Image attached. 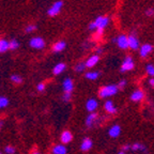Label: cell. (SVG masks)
<instances>
[{
  "label": "cell",
  "mask_w": 154,
  "mask_h": 154,
  "mask_svg": "<svg viewBox=\"0 0 154 154\" xmlns=\"http://www.w3.org/2000/svg\"><path fill=\"white\" fill-rule=\"evenodd\" d=\"M65 46H66V44H65L64 41H58L57 43L54 44L53 51H55V53H60V51H62L63 49H64Z\"/></svg>",
  "instance_id": "obj_19"
},
{
  "label": "cell",
  "mask_w": 154,
  "mask_h": 154,
  "mask_svg": "<svg viewBox=\"0 0 154 154\" xmlns=\"http://www.w3.org/2000/svg\"><path fill=\"white\" fill-rule=\"evenodd\" d=\"M125 85H126V80L125 79H122L120 82H119V85H117V87H118V89H122V88H124Z\"/></svg>",
  "instance_id": "obj_33"
},
{
  "label": "cell",
  "mask_w": 154,
  "mask_h": 154,
  "mask_svg": "<svg viewBox=\"0 0 154 154\" xmlns=\"http://www.w3.org/2000/svg\"><path fill=\"white\" fill-rule=\"evenodd\" d=\"M109 24V18L107 16H99L93 23L89 25L90 30H104Z\"/></svg>",
  "instance_id": "obj_2"
},
{
  "label": "cell",
  "mask_w": 154,
  "mask_h": 154,
  "mask_svg": "<svg viewBox=\"0 0 154 154\" xmlns=\"http://www.w3.org/2000/svg\"><path fill=\"white\" fill-rule=\"evenodd\" d=\"M0 154H2V153H1V152H0Z\"/></svg>",
  "instance_id": "obj_41"
},
{
  "label": "cell",
  "mask_w": 154,
  "mask_h": 154,
  "mask_svg": "<svg viewBox=\"0 0 154 154\" xmlns=\"http://www.w3.org/2000/svg\"><path fill=\"white\" fill-rule=\"evenodd\" d=\"M97 106H99V103L96 102V100L89 99L86 103V109L89 112H94V110H96V108H97Z\"/></svg>",
  "instance_id": "obj_13"
},
{
  "label": "cell",
  "mask_w": 154,
  "mask_h": 154,
  "mask_svg": "<svg viewBox=\"0 0 154 154\" xmlns=\"http://www.w3.org/2000/svg\"><path fill=\"white\" fill-rule=\"evenodd\" d=\"M71 99H72V93H64L62 95V100H63V102H65V103L70 102Z\"/></svg>",
  "instance_id": "obj_30"
},
{
  "label": "cell",
  "mask_w": 154,
  "mask_h": 154,
  "mask_svg": "<svg viewBox=\"0 0 154 154\" xmlns=\"http://www.w3.org/2000/svg\"><path fill=\"white\" fill-rule=\"evenodd\" d=\"M63 7V1H56V2H54V5H51L49 9H48L47 11V14L48 16H51V17H54L56 16V15H58L59 13H60L61 9H62Z\"/></svg>",
  "instance_id": "obj_3"
},
{
  "label": "cell",
  "mask_w": 154,
  "mask_h": 154,
  "mask_svg": "<svg viewBox=\"0 0 154 154\" xmlns=\"http://www.w3.org/2000/svg\"><path fill=\"white\" fill-rule=\"evenodd\" d=\"M104 108H105V110L107 111V112L111 113V115L117 112V108H116L115 104H113V102L110 101V100L105 102V104H104Z\"/></svg>",
  "instance_id": "obj_14"
},
{
  "label": "cell",
  "mask_w": 154,
  "mask_h": 154,
  "mask_svg": "<svg viewBox=\"0 0 154 154\" xmlns=\"http://www.w3.org/2000/svg\"><path fill=\"white\" fill-rule=\"evenodd\" d=\"M5 153L7 154H14L15 153V148L12 147V146H7L5 148Z\"/></svg>",
  "instance_id": "obj_29"
},
{
  "label": "cell",
  "mask_w": 154,
  "mask_h": 154,
  "mask_svg": "<svg viewBox=\"0 0 154 154\" xmlns=\"http://www.w3.org/2000/svg\"><path fill=\"white\" fill-rule=\"evenodd\" d=\"M74 70H75V72H77V73H82L86 70V65H85L84 62H80V63H78V64L75 65Z\"/></svg>",
  "instance_id": "obj_26"
},
{
  "label": "cell",
  "mask_w": 154,
  "mask_h": 154,
  "mask_svg": "<svg viewBox=\"0 0 154 154\" xmlns=\"http://www.w3.org/2000/svg\"><path fill=\"white\" fill-rule=\"evenodd\" d=\"M7 51H9V41L1 38L0 40V54L5 53Z\"/></svg>",
  "instance_id": "obj_22"
},
{
  "label": "cell",
  "mask_w": 154,
  "mask_h": 154,
  "mask_svg": "<svg viewBox=\"0 0 154 154\" xmlns=\"http://www.w3.org/2000/svg\"><path fill=\"white\" fill-rule=\"evenodd\" d=\"M118 87L117 85H107V86L102 87L99 91V96L101 99H106V97H110L118 93Z\"/></svg>",
  "instance_id": "obj_1"
},
{
  "label": "cell",
  "mask_w": 154,
  "mask_h": 154,
  "mask_svg": "<svg viewBox=\"0 0 154 154\" xmlns=\"http://www.w3.org/2000/svg\"><path fill=\"white\" fill-rule=\"evenodd\" d=\"M11 80H12L14 84H17V85L23 82V78L20 76H18V75H12V76H11Z\"/></svg>",
  "instance_id": "obj_27"
},
{
  "label": "cell",
  "mask_w": 154,
  "mask_h": 154,
  "mask_svg": "<svg viewBox=\"0 0 154 154\" xmlns=\"http://www.w3.org/2000/svg\"><path fill=\"white\" fill-rule=\"evenodd\" d=\"M128 150H131V146H128V144H125L124 147L122 148V150H121V151L126 152V151H128Z\"/></svg>",
  "instance_id": "obj_35"
},
{
  "label": "cell",
  "mask_w": 154,
  "mask_h": 154,
  "mask_svg": "<svg viewBox=\"0 0 154 154\" xmlns=\"http://www.w3.org/2000/svg\"><path fill=\"white\" fill-rule=\"evenodd\" d=\"M149 84L151 87H154V77H152V78H150L149 79Z\"/></svg>",
  "instance_id": "obj_36"
},
{
  "label": "cell",
  "mask_w": 154,
  "mask_h": 154,
  "mask_svg": "<svg viewBox=\"0 0 154 154\" xmlns=\"http://www.w3.org/2000/svg\"><path fill=\"white\" fill-rule=\"evenodd\" d=\"M9 99L5 97V96H0V109L5 108L8 105H9Z\"/></svg>",
  "instance_id": "obj_24"
},
{
  "label": "cell",
  "mask_w": 154,
  "mask_h": 154,
  "mask_svg": "<svg viewBox=\"0 0 154 154\" xmlns=\"http://www.w3.org/2000/svg\"><path fill=\"white\" fill-rule=\"evenodd\" d=\"M18 47H19V43L16 40H11L9 42V49H11V51H15Z\"/></svg>",
  "instance_id": "obj_25"
},
{
  "label": "cell",
  "mask_w": 154,
  "mask_h": 154,
  "mask_svg": "<svg viewBox=\"0 0 154 154\" xmlns=\"http://www.w3.org/2000/svg\"><path fill=\"white\" fill-rule=\"evenodd\" d=\"M143 97H144V93L142 90H136L131 95V100L133 102H140Z\"/></svg>",
  "instance_id": "obj_15"
},
{
  "label": "cell",
  "mask_w": 154,
  "mask_h": 154,
  "mask_svg": "<svg viewBox=\"0 0 154 154\" xmlns=\"http://www.w3.org/2000/svg\"><path fill=\"white\" fill-rule=\"evenodd\" d=\"M36 29V26L35 25H28V26L26 27V29H25V31L27 32V33H30V32L34 31Z\"/></svg>",
  "instance_id": "obj_31"
},
{
  "label": "cell",
  "mask_w": 154,
  "mask_h": 154,
  "mask_svg": "<svg viewBox=\"0 0 154 154\" xmlns=\"http://www.w3.org/2000/svg\"><path fill=\"white\" fill-rule=\"evenodd\" d=\"M30 46L34 49H43L45 47V41L43 38H40V36H35V38H32L29 42Z\"/></svg>",
  "instance_id": "obj_4"
},
{
  "label": "cell",
  "mask_w": 154,
  "mask_h": 154,
  "mask_svg": "<svg viewBox=\"0 0 154 154\" xmlns=\"http://www.w3.org/2000/svg\"><path fill=\"white\" fill-rule=\"evenodd\" d=\"M146 14H147L148 16H153L154 15V9H148L147 11H146Z\"/></svg>",
  "instance_id": "obj_34"
},
{
  "label": "cell",
  "mask_w": 154,
  "mask_h": 154,
  "mask_svg": "<svg viewBox=\"0 0 154 154\" xmlns=\"http://www.w3.org/2000/svg\"><path fill=\"white\" fill-rule=\"evenodd\" d=\"M62 88L64 93H72L73 90H74V84H73V80L71 78H65L62 82Z\"/></svg>",
  "instance_id": "obj_9"
},
{
  "label": "cell",
  "mask_w": 154,
  "mask_h": 154,
  "mask_svg": "<svg viewBox=\"0 0 154 154\" xmlns=\"http://www.w3.org/2000/svg\"><path fill=\"white\" fill-rule=\"evenodd\" d=\"M85 76H86L87 79L95 80V79H97V78H99V76H100V72H87Z\"/></svg>",
  "instance_id": "obj_23"
},
{
  "label": "cell",
  "mask_w": 154,
  "mask_h": 154,
  "mask_svg": "<svg viewBox=\"0 0 154 154\" xmlns=\"http://www.w3.org/2000/svg\"><path fill=\"white\" fill-rule=\"evenodd\" d=\"M99 115L95 112H90V115L86 119V126L87 128H92L95 124H99Z\"/></svg>",
  "instance_id": "obj_6"
},
{
  "label": "cell",
  "mask_w": 154,
  "mask_h": 154,
  "mask_svg": "<svg viewBox=\"0 0 154 154\" xmlns=\"http://www.w3.org/2000/svg\"><path fill=\"white\" fill-rule=\"evenodd\" d=\"M65 70V64L64 63H58V64L55 65V67L53 69V74L54 75H60L63 71Z\"/></svg>",
  "instance_id": "obj_20"
},
{
  "label": "cell",
  "mask_w": 154,
  "mask_h": 154,
  "mask_svg": "<svg viewBox=\"0 0 154 154\" xmlns=\"http://www.w3.org/2000/svg\"><path fill=\"white\" fill-rule=\"evenodd\" d=\"M121 133V128L119 125H112L108 131V134L111 138H117Z\"/></svg>",
  "instance_id": "obj_17"
},
{
  "label": "cell",
  "mask_w": 154,
  "mask_h": 154,
  "mask_svg": "<svg viewBox=\"0 0 154 154\" xmlns=\"http://www.w3.org/2000/svg\"><path fill=\"white\" fill-rule=\"evenodd\" d=\"M36 89H38V92H42L45 90V84L44 82H40V84L36 85Z\"/></svg>",
  "instance_id": "obj_32"
},
{
  "label": "cell",
  "mask_w": 154,
  "mask_h": 154,
  "mask_svg": "<svg viewBox=\"0 0 154 154\" xmlns=\"http://www.w3.org/2000/svg\"><path fill=\"white\" fill-rule=\"evenodd\" d=\"M113 41L118 44V46L121 49H126V48H128V36L125 35V34H121L118 38H116Z\"/></svg>",
  "instance_id": "obj_7"
},
{
  "label": "cell",
  "mask_w": 154,
  "mask_h": 154,
  "mask_svg": "<svg viewBox=\"0 0 154 154\" xmlns=\"http://www.w3.org/2000/svg\"><path fill=\"white\" fill-rule=\"evenodd\" d=\"M96 53H97V56H99L100 54H102V48H97V51H96Z\"/></svg>",
  "instance_id": "obj_37"
},
{
  "label": "cell",
  "mask_w": 154,
  "mask_h": 154,
  "mask_svg": "<svg viewBox=\"0 0 154 154\" xmlns=\"http://www.w3.org/2000/svg\"><path fill=\"white\" fill-rule=\"evenodd\" d=\"M100 60V57L97 55H94L91 56V57L88 59V60L85 62V65H86V69L87 67H93L94 65H96V63L99 62Z\"/></svg>",
  "instance_id": "obj_18"
},
{
  "label": "cell",
  "mask_w": 154,
  "mask_h": 154,
  "mask_svg": "<svg viewBox=\"0 0 154 154\" xmlns=\"http://www.w3.org/2000/svg\"><path fill=\"white\" fill-rule=\"evenodd\" d=\"M119 154H126V153H125V152H123V151H120V152H119Z\"/></svg>",
  "instance_id": "obj_39"
},
{
  "label": "cell",
  "mask_w": 154,
  "mask_h": 154,
  "mask_svg": "<svg viewBox=\"0 0 154 154\" xmlns=\"http://www.w3.org/2000/svg\"><path fill=\"white\" fill-rule=\"evenodd\" d=\"M128 47L133 51H137L139 48V40L135 34H131L130 36H128Z\"/></svg>",
  "instance_id": "obj_8"
},
{
  "label": "cell",
  "mask_w": 154,
  "mask_h": 154,
  "mask_svg": "<svg viewBox=\"0 0 154 154\" xmlns=\"http://www.w3.org/2000/svg\"><path fill=\"white\" fill-rule=\"evenodd\" d=\"M133 69H134V61H133L132 57L128 56V57L125 58L124 61H123L120 71L122 73H124V72H128V71H132Z\"/></svg>",
  "instance_id": "obj_5"
},
{
  "label": "cell",
  "mask_w": 154,
  "mask_h": 154,
  "mask_svg": "<svg viewBox=\"0 0 154 154\" xmlns=\"http://www.w3.org/2000/svg\"><path fill=\"white\" fill-rule=\"evenodd\" d=\"M2 126H3V121H0V131H1Z\"/></svg>",
  "instance_id": "obj_38"
},
{
  "label": "cell",
  "mask_w": 154,
  "mask_h": 154,
  "mask_svg": "<svg viewBox=\"0 0 154 154\" xmlns=\"http://www.w3.org/2000/svg\"><path fill=\"white\" fill-rule=\"evenodd\" d=\"M33 154H40V153H38V151H35V152H33Z\"/></svg>",
  "instance_id": "obj_40"
},
{
  "label": "cell",
  "mask_w": 154,
  "mask_h": 154,
  "mask_svg": "<svg viewBox=\"0 0 154 154\" xmlns=\"http://www.w3.org/2000/svg\"><path fill=\"white\" fill-rule=\"evenodd\" d=\"M131 150H133V151H142L143 153H147L148 152L147 148L144 147L142 143H138V142L133 144L132 147H131Z\"/></svg>",
  "instance_id": "obj_21"
},
{
  "label": "cell",
  "mask_w": 154,
  "mask_h": 154,
  "mask_svg": "<svg viewBox=\"0 0 154 154\" xmlns=\"http://www.w3.org/2000/svg\"><path fill=\"white\" fill-rule=\"evenodd\" d=\"M152 51H153V46H152L151 44H143L139 49L140 57H142V58L148 57V56L152 53Z\"/></svg>",
  "instance_id": "obj_10"
},
{
  "label": "cell",
  "mask_w": 154,
  "mask_h": 154,
  "mask_svg": "<svg viewBox=\"0 0 154 154\" xmlns=\"http://www.w3.org/2000/svg\"><path fill=\"white\" fill-rule=\"evenodd\" d=\"M60 140H61V142H62V144L70 143L73 140V134L70 131H64V132H62V134H61Z\"/></svg>",
  "instance_id": "obj_12"
},
{
  "label": "cell",
  "mask_w": 154,
  "mask_h": 154,
  "mask_svg": "<svg viewBox=\"0 0 154 154\" xmlns=\"http://www.w3.org/2000/svg\"><path fill=\"white\" fill-rule=\"evenodd\" d=\"M92 146H93L92 140L90 139L89 137H86L82 139V144H80V150H82V152H88L92 148Z\"/></svg>",
  "instance_id": "obj_11"
},
{
  "label": "cell",
  "mask_w": 154,
  "mask_h": 154,
  "mask_svg": "<svg viewBox=\"0 0 154 154\" xmlns=\"http://www.w3.org/2000/svg\"><path fill=\"white\" fill-rule=\"evenodd\" d=\"M146 71H147L148 75L154 76V65L153 64H148L147 67H146Z\"/></svg>",
  "instance_id": "obj_28"
},
{
  "label": "cell",
  "mask_w": 154,
  "mask_h": 154,
  "mask_svg": "<svg viewBox=\"0 0 154 154\" xmlns=\"http://www.w3.org/2000/svg\"><path fill=\"white\" fill-rule=\"evenodd\" d=\"M51 152L53 154H67V149L64 144H56Z\"/></svg>",
  "instance_id": "obj_16"
}]
</instances>
